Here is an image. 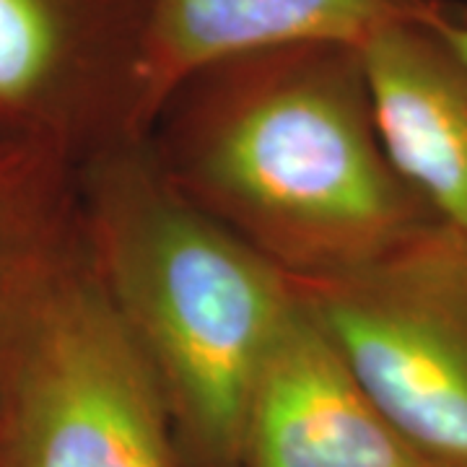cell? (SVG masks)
<instances>
[{"mask_svg": "<svg viewBox=\"0 0 467 467\" xmlns=\"http://www.w3.org/2000/svg\"><path fill=\"white\" fill-rule=\"evenodd\" d=\"M146 140L187 201L291 281L350 273L439 223L384 150L361 45L304 42L202 67Z\"/></svg>", "mask_w": 467, "mask_h": 467, "instance_id": "1", "label": "cell"}, {"mask_svg": "<svg viewBox=\"0 0 467 467\" xmlns=\"http://www.w3.org/2000/svg\"><path fill=\"white\" fill-rule=\"evenodd\" d=\"M91 265L167 398L187 467H242L257 374L296 288L202 213L146 135L76 167Z\"/></svg>", "mask_w": 467, "mask_h": 467, "instance_id": "2", "label": "cell"}, {"mask_svg": "<svg viewBox=\"0 0 467 467\" xmlns=\"http://www.w3.org/2000/svg\"><path fill=\"white\" fill-rule=\"evenodd\" d=\"M0 467H187L167 398L86 242L3 371Z\"/></svg>", "mask_w": 467, "mask_h": 467, "instance_id": "3", "label": "cell"}, {"mask_svg": "<svg viewBox=\"0 0 467 467\" xmlns=\"http://www.w3.org/2000/svg\"><path fill=\"white\" fill-rule=\"evenodd\" d=\"M395 431L467 467V239L431 223L343 275L294 281Z\"/></svg>", "mask_w": 467, "mask_h": 467, "instance_id": "4", "label": "cell"}, {"mask_svg": "<svg viewBox=\"0 0 467 467\" xmlns=\"http://www.w3.org/2000/svg\"><path fill=\"white\" fill-rule=\"evenodd\" d=\"M149 0H0V135L76 167L146 135Z\"/></svg>", "mask_w": 467, "mask_h": 467, "instance_id": "5", "label": "cell"}, {"mask_svg": "<svg viewBox=\"0 0 467 467\" xmlns=\"http://www.w3.org/2000/svg\"><path fill=\"white\" fill-rule=\"evenodd\" d=\"M242 467L434 465L395 431L299 299L252 389Z\"/></svg>", "mask_w": 467, "mask_h": 467, "instance_id": "6", "label": "cell"}, {"mask_svg": "<svg viewBox=\"0 0 467 467\" xmlns=\"http://www.w3.org/2000/svg\"><path fill=\"white\" fill-rule=\"evenodd\" d=\"M441 14L392 24L361 52L392 167L439 223L467 239V63Z\"/></svg>", "mask_w": 467, "mask_h": 467, "instance_id": "7", "label": "cell"}, {"mask_svg": "<svg viewBox=\"0 0 467 467\" xmlns=\"http://www.w3.org/2000/svg\"><path fill=\"white\" fill-rule=\"evenodd\" d=\"M441 0H149L146 133L169 94L202 67L304 42L364 45L392 24L431 18Z\"/></svg>", "mask_w": 467, "mask_h": 467, "instance_id": "8", "label": "cell"}, {"mask_svg": "<svg viewBox=\"0 0 467 467\" xmlns=\"http://www.w3.org/2000/svg\"><path fill=\"white\" fill-rule=\"evenodd\" d=\"M81 242L76 164L45 146L0 135V379Z\"/></svg>", "mask_w": 467, "mask_h": 467, "instance_id": "9", "label": "cell"}, {"mask_svg": "<svg viewBox=\"0 0 467 467\" xmlns=\"http://www.w3.org/2000/svg\"><path fill=\"white\" fill-rule=\"evenodd\" d=\"M439 26H441V32L444 36L451 42V47L462 55V60L467 63V16H457V14H441L439 18Z\"/></svg>", "mask_w": 467, "mask_h": 467, "instance_id": "10", "label": "cell"}]
</instances>
